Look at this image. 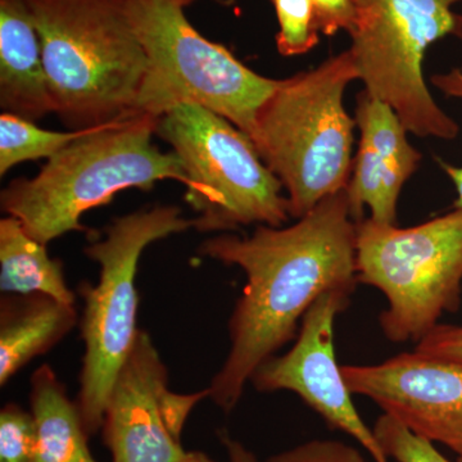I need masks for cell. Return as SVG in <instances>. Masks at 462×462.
I'll return each instance as SVG.
<instances>
[{
  "label": "cell",
  "mask_w": 462,
  "mask_h": 462,
  "mask_svg": "<svg viewBox=\"0 0 462 462\" xmlns=\"http://www.w3.org/2000/svg\"><path fill=\"white\" fill-rule=\"evenodd\" d=\"M356 225L345 189L291 226L260 225L252 236L223 234L199 245L200 256L238 266L247 276L230 316L229 354L207 388L224 412L236 409L257 367L294 338L319 297L354 293Z\"/></svg>",
  "instance_id": "obj_1"
},
{
  "label": "cell",
  "mask_w": 462,
  "mask_h": 462,
  "mask_svg": "<svg viewBox=\"0 0 462 462\" xmlns=\"http://www.w3.org/2000/svg\"><path fill=\"white\" fill-rule=\"evenodd\" d=\"M157 118L133 114L94 127L50 158L35 178L11 181L0 196L3 211L48 245L69 231L85 230V212L109 205L120 191L151 190L162 180L188 189L189 178L179 157L152 143Z\"/></svg>",
  "instance_id": "obj_2"
},
{
  "label": "cell",
  "mask_w": 462,
  "mask_h": 462,
  "mask_svg": "<svg viewBox=\"0 0 462 462\" xmlns=\"http://www.w3.org/2000/svg\"><path fill=\"white\" fill-rule=\"evenodd\" d=\"M56 115L71 130L135 111L148 62L124 0H25Z\"/></svg>",
  "instance_id": "obj_3"
},
{
  "label": "cell",
  "mask_w": 462,
  "mask_h": 462,
  "mask_svg": "<svg viewBox=\"0 0 462 462\" xmlns=\"http://www.w3.org/2000/svg\"><path fill=\"white\" fill-rule=\"evenodd\" d=\"M356 80L354 57L343 51L282 79L258 109L252 142L282 182L296 220L348 187L356 121L345 107V93Z\"/></svg>",
  "instance_id": "obj_4"
},
{
  "label": "cell",
  "mask_w": 462,
  "mask_h": 462,
  "mask_svg": "<svg viewBox=\"0 0 462 462\" xmlns=\"http://www.w3.org/2000/svg\"><path fill=\"white\" fill-rule=\"evenodd\" d=\"M193 227V220L173 205H158L116 217L105 236L84 252L99 264L96 285L83 282L81 337L83 369L78 404L88 436L103 427L106 406L116 376L139 336V293L135 279L144 249L157 240Z\"/></svg>",
  "instance_id": "obj_5"
},
{
  "label": "cell",
  "mask_w": 462,
  "mask_h": 462,
  "mask_svg": "<svg viewBox=\"0 0 462 462\" xmlns=\"http://www.w3.org/2000/svg\"><path fill=\"white\" fill-rule=\"evenodd\" d=\"M124 5L148 62L135 111L158 117L189 103L223 116L251 138L258 109L281 80L257 74L224 45L208 41L172 0Z\"/></svg>",
  "instance_id": "obj_6"
},
{
  "label": "cell",
  "mask_w": 462,
  "mask_h": 462,
  "mask_svg": "<svg viewBox=\"0 0 462 462\" xmlns=\"http://www.w3.org/2000/svg\"><path fill=\"white\" fill-rule=\"evenodd\" d=\"M358 282L379 289L388 307L379 316L389 342H420L445 312L460 309L462 208L415 226L356 225Z\"/></svg>",
  "instance_id": "obj_7"
},
{
  "label": "cell",
  "mask_w": 462,
  "mask_h": 462,
  "mask_svg": "<svg viewBox=\"0 0 462 462\" xmlns=\"http://www.w3.org/2000/svg\"><path fill=\"white\" fill-rule=\"evenodd\" d=\"M156 135L171 145L189 178L194 229L281 227L291 217L282 182L247 134L223 116L189 103L175 106L158 116Z\"/></svg>",
  "instance_id": "obj_8"
},
{
  "label": "cell",
  "mask_w": 462,
  "mask_h": 462,
  "mask_svg": "<svg viewBox=\"0 0 462 462\" xmlns=\"http://www.w3.org/2000/svg\"><path fill=\"white\" fill-rule=\"evenodd\" d=\"M462 0H354L349 32L358 80L387 103L407 132L420 138L454 141L460 126L438 106L428 89L422 62L428 48L442 39L462 41Z\"/></svg>",
  "instance_id": "obj_9"
},
{
  "label": "cell",
  "mask_w": 462,
  "mask_h": 462,
  "mask_svg": "<svg viewBox=\"0 0 462 462\" xmlns=\"http://www.w3.org/2000/svg\"><path fill=\"white\" fill-rule=\"evenodd\" d=\"M208 389L191 394L169 387V372L147 331H139L116 376L103 420L114 462H178L187 454L181 433Z\"/></svg>",
  "instance_id": "obj_10"
},
{
  "label": "cell",
  "mask_w": 462,
  "mask_h": 462,
  "mask_svg": "<svg viewBox=\"0 0 462 462\" xmlns=\"http://www.w3.org/2000/svg\"><path fill=\"white\" fill-rule=\"evenodd\" d=\"M354 293L330 291L322 294L303 316L296 343L287 354L273 356L257 367L251 383L256 391L293 392L334 430L357 440L374 462H389L346 387L337 361L334 324Z\"/></svg>",
  "instance_id": "obj_11"
},
{
  "label": "cell",
  "mask_w": 462,
  "mask_h": 462,
  "mask_svg": "<svg viewBox=\"0 0 462 462\" xmlns=\"http://www.w3.org/2000/svg\"><path fill=\"white\" fill-rule=\"evenodd\" d=\"M349 392L372 400L416 436L462 460V366L413 352L375 365H346Z\"/></svg>",
  "instance_id": "obj_12"
},
{
  "label": "cell",
  "mask_w": 462,
  "mask_h": 462,
  "mask_svg": "<svg viewBox=\"0 0 462 462\" xmlns=\"http://www.w3.org/2000/svg\"><path fill=\"white\" fill-rule=\"evenodd\" d=\"M355 121L360 143L346 189L352 216L363 220L367 207L376 223L396 225L401 191L420 166L421 153L407 139L393 108L365 89L357 97Z\"/></svg>",
  "instance_id": "obj_13"
},
{
  "label": "cell",
  "mask_w": 462,
  "mask_h": 462,
  "mask_svg": "<svg viewBox=\"0 0 462 462\" xmlns=\"http://www.w3.org/2000/svg\"><path fill=\"white\" fill-rule=\"evenodd\" d=\"M0 107L30 121L56 114L41 36L25 0H0Z\"/></svg>",
  "instance_id": "obj_14"
},
{
  "label": "cell",
  "mask_w": 462,
  "mask_h": 462,
  "mask_svg": "<svg viewBox=\"0 0 462 462\" xmlns=\"http://www.w3.org/2000/svg\"><path fill=\"white\" fill-rule=\"evenodd\" d=\"M75 305L42 294H3L0 300V385L54 348L78 324Z\"/></svg>",
  "instance_id": "obj_15"
},
{
  "label": "cell",
  "mask_w": 462,
  "mask_h": 462,
  "mask_svg": "<svg viewBox=\"0 0 462 462\" xmlns=\"http://www.w3.org/2000/svg\"><path fill=\"white\" fill-rule=\"evenodd\" d=\"M32 412L36 425L33 462H98L88 447L80 411L50 365L32 376Z\"/></svg>",
  "instance_id": "obj_16"
},
{
  "label": "cell",
  "mask_w": 462,
  "mask_h": 462,
  "mask_svg": "<svg viewBox=\"0 0 462 462\" xmlns=\"http://www.w3.org/2000/svg\"><path fill=\"white\" fill-rule=\"evenodd\" d=\"M0 291L3 294H42L75 305L63 264L47 245L32 238L14 216L0 220Z\"/></svg>",
  "instance_id": "obj_17"
},
{
  "label": "cell",
  "mask_w": 462,
  "mask_h": 462,
  "mask_svg": "<svg viewBox=\"0 0 462 462\" xmlns=\"http://www.w3.org/2000/svg\"><path fill=\"white\" fill-rule=\"evenodd\" d=\"M91 129L94 127L51 132L36 126L33 121L3 112L0 116V175L5 176L12 167L27 161L50 160Z\"/></svg>",
  "instance_id": "obj_18"
},
{
  "label": "cell",
  "mask_w": 462,
  "mask_h": 462,
  "mask_svg": "<svg viewBox=\"0 0 462 462\" xmlns=\"http://www.w3.org/2000/svg\"><path fill=\"white\" fill-rule=\"evenodd\" d=\"M278 17L276 47L284 57L302 56L320 41L311 0H270Z\"/></svg>",
  "instance_id": "obj_19"
},
{
  "label": "cell",
  "mask_w": 462,
  "mask_h": 462,
  "mask_svg": "<svg viewBox=\"0 0 462 462\" xmlns=\"http://www.w3.org/2000/svg\"><path fill=\"white\" fill-rule=\"evenodd\" d=\"M373 431L384 454L394 461L452 462L438 451L433 442L416 436L387 413L379 416L374 424Z\"/></svg>",
  "instance_id": "obj_20"
},
{
  "label": "cell",
  "mask_w": 462,
  "mask_h": 462,
  "mask_svg": "<svg viewBox=\"0 0 462 462\" xmlns=\"http://www.w3.org/2000/svg\"><path fill=\"white\" fill-rule=\"evenodd\" d=\"M36 425L32 412L8 403L0 411V462H33Z\"/></svg>",
  "instance_id": "obj_21"
},
{
  "label": "cell",
  "mask_w": 462,
  "mask_h": 462,
  "mask_svg": "<svg viewBox=\"0 0 462 462\" xmlns=\"http://www.w3.org/2000/svg\"><path fill=\"white\" fill-rule=\"evenodd\" d=\"M264 462H374L340 440L315 439L293 447Z\"/></svg>",
  "instance_id": "obj_22"
},
{
  "label": "cell",
  "mask_w": 462,
  "mask_h": 462,
  "mask_svg": "<svg viewBox=\"0 0 462 462\" xmlns=\"http://www.w3.org/2000/svg\"><path fill=\"white\" fill-rule=\"evenodd\" d=\"M415 352L462 366V325L438 324L416 343Z\"/></svg>",
  "instance_id": "obj_23"
},
{
  "label": "cell",
  "mask_w": 462,
  "mask_h": 462,
  "mask_svg": "<svg viewBox=\"0 0 462 462\" xmlns=\"http://www.w3.org/2000/svg\"><path fill=\"white\" fill-rule=\"evenodd\" d=\"M318 32L333 36L339 32H351L355 26L354 0H311Z\"/></svg>",
  "instance_id": "obj_24"
},
{
  "label": "cell",
  "mask_w": 462,
  "mask_h": 462,
  "mask_svg": "<svg viewBox=\"0 0 462 462\" xmlns=\"http://www.w3.org/2000/svg\"><path fill=\"white\" fill-rule=\"evenodd\" d=\"M430 83L446 97L462 100V66L455 67L443 74L431 76ZM437 162L454 184L457 194L454 203L455 208H462V166L452 165L439 158H437Z\"/></svg>",
  "instance_id": "obj_25"
},
{
  "label": "cell",
  "mask_w": 462,
  "mask_h": 462,
  "mask_svg": "<svg viewBox=\"0 0 462 462\" xmlns=\"http://www.w3.org/2000/svg\"><path fill=\"white\" fill-rule=\"evenodd\" d=\"M221 442L224 443L225 448H226L229 462H258L256 456L227 434L221 436Z\"/></svg>",
  "instance_id": "obj_26"
},
{
  "label": "cell",
  "mask_w": 462,
  "mask_h": 462,
  "mask_svg": "<svg viewBox=\"0 0 462 462\" xmlns=\"http://www.w3.org/2000/svg\"><path fill=\"white\" fill-rule=\"evenodd\" d=\"M178 462H216L203 452H187Z\"/></svg>",
  "instance_id": "obj_27"
},
{
  "label": "cell",
  "mask_w": 462,
  "mask_h": 462,
  "mask_svg": "<svg viewBox=\"0 0 462 462\" xmlns=\"http://www.w3.org/2000/svg\"><path fill=\"white\" fill-rule=\"evenodd\" d=\"M217 5H223V7H233L236 5V0H214Z\"/></svg>",
  "instance_id": "obj_28"
},
{
  "label": "cell",
  "mask_w": 462,
  "mask_h": 462,
  "mask_svg": "<svg viewBox=\"0 0 462 462\" xmlns=\"http://www.w3.org/2000/svg\"><path fill=\"white\" fill-rule=\"evenodd\" d=\"M172 2L178 3L179 5L185 8L188 7V5H190L194 0H172Z\"/></svg>",
  "instance_id": "obj_29"
}]
</instances>
